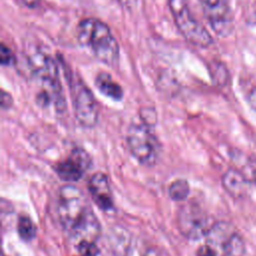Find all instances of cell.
<instances>
[{"mask_svg": "<svg viewBox=\"0 0 256 256\" xmlns=\"http://www.w3.org/2000/svg\"><path fill=\"white\" fill-rule=\"evenodd\" d=\"M13 103V99L11 95L5 91H2L1 94V106L3 109H8Z\"/></svg>", "mask_w": 256, "mask_h": 256, "instance_id": "cell-20", "label": "cell"}, {"mask_svg": "<svg viewBox=\"0 0 256 256\" xmlns=\"http://www.w3.org/2000/svg\"><path fill=\"white\" fill-rule=\"evenodd\" d=\"M240 171L245 175V177L249 180V182H253L256 184V161L253 158H249L246 160V164L242 166Z\"/></svg>", "mask_w": 256, "mask_h": 256, "instance_id": "cell-16", "label": "cell"}, {"mask_svg": "<svg viewBox=\"0 0 256 256\" xmlns=\"http://www.w3.org/2000/svg\"><path fill=\"white\" fill-rule=\"evenodd\" d=\"M71 94L76 119L84 127H93L98 119V106L92 91L77 79L73 81Z\"/></svg>", "mask_w": 256, "mask_h": 256, "instance_id": "cell-6", "label": "cell"}, {"mask_svg": "<svg viewBox=\"0 0 256 256\" xmlns=\"http://www.w3.org/2000/svg\"><path fill=\"white\" fill-rule=\"evenodd\" d=\"M207 243L221 256H244L245 244L235 227L226 221L215 222L206 235ZM218 254V253H217Z\"/></svg>", "mask_w": 256, "mask_h": 256, "instance_id": "cell-5", "label": "cell"}, {"mask_svg": "<svg viewBox=\"0 0 256 256\" xmlns=\"http://www.w3.org/2000/svg\"><path fill=\"white\" fill-rule=\"evenodd\" d=\"M212 73H213V78L216 81V83H218L220 85H224L226 83L228 73L223 65H221V64L215 65V68L212 70Z\"/></svg>", "mask_w": 256, "mask_h": 256, "instance_id": "cell-18", "label": "cell"}, {"mask_svg": "<svg viewBox=\"0 0 256 256\" xmlns=\"http://www.w3.org/2000/svg\"><path fill=\"white\" fill-rule=\"evenodd\" d=\"M80 256H99V249L93 241H81L77 243Z\"/></svg>", "mask_w": 256, "mask_h": 256, "instance_id": "cell-15", "label": "cell"}, {"mask_svg": "<svg viewBox=\"0 0 256 256\" xmlns=\"http://www.w3.org/2000/svg\"><path fill=\"white\" fill-rule=\"evenodd\" d=\"M129 151L142 165H155L160 156V143L152 132L149 125L145 123L131 124L126 136Z\"/></svg>", "mask_w": 256, "mask_h": 256, "instance_id": "cell-4", "label": "cell"}, {"mask_svg": "<svg viewBox=\"0 0 256 256\" xmlns=\"http://www.w3.org/2000/svg\"><path fill=\"white\" fill-rule=\"evenodd\" d=\"M0 61H1V64L3 66H8V65H11L15 62V56H14L13 52L4 43L1 44Z\"/></svg>", "mask_w": 256, "mask_h": 256, "instance_id": "cell-17", "label": "cell"}, {"mask_svg": "<svg viewBox=\"0 0 256 256\" xmlns=\"http://www.w3.org/2000/svg\"><path fill=\"white\" fill-rule=\"evenodd\" d=\"M196 256H218L216 250L208 243L200 246L196 252Z\"/></svg>", "mask_w": 256, "mask_h": 256, "instance_id": "cell-19", "label": "cell"}, {"mask_svg": "<svg viewBox=\"0 0 256 256\" xmlns=\"http://www.w3.org/2000/svg\"><path fill=\"white\" fill-rule=\"evenodd\" d=\"M17 231L19 236L25 240L30 241L36 236V225L34 224L33 220L27 215H21L18 218L17 222Z\"/></svg>", "mask_w": 256, "mask_h": 256, "instance_id": "cell-13", "label": "cell"}, {"mask_svg": "<svg viewBox=\"0 0 256 256\" xmlns=\"http://www.w3.org/2000/svg\"><path fill=\"white\" fill-rule=\"evenodd\" d=\"M91 166L89 154L81 149L75 148L67 158L56 164V173L64 181H77Z\"/></svg>", "mask_w": 256, "mask_h": 256, "instance_id": "cell-9", "label": "cell"}, {"mask_svg": "<svg viewBox=\"0 0 256 256\" xmlns=\"http://www.w3.org/2000/svg\"><path fill=\"white\" fill-rule=\"evenodd\" d=\"M95 85L102 94L113 100L119 101L123 97L122 87L106 72H101L96 76Z\"/></svg>", "mask_w": 256, "mask_h": 256, "instance_id": "cell-12", "label": "cell"}, {"mask_svg": "<svg viewBox=\"0 0 256 256\" xmlns=\"http://www.w3.org/2000/svg\"><path fill=\"white\" fill-rule=\"evenodd\" d=\"M215 222H211L198 206L187 204L183 206L177 215V226L179 231L189 239H199L206 236Z\"/></svg>", "mask_w": 256, "mask_h": 256, "instance_id": "cell-7", "label": "cell"}, {"mask_svg": "<svg viewBox=\"0 0 256 256\" xmlns=\"http://www.w3.org/2000/svg\"><path fill=\"white\" fill-rule=\"evenodd\" d=\"M57 216L63 229L77 242H95L100 224L85 194L73 185L60 188L56 205Z\"/></svg>", "mask_w": 256, "mask_h": 256, "instance_id": "cell-1", "label": "cell"}, {"mask_svg": "<svg viewBox=\"0 0 256 256\" xmlns=\"http://www.w3.org/2000/svg\"><path fill=\"white\" fill-rule=\"evenodd\" d=\"M144 256H163V255H162V253L159 252L158 250H156V249H154V248H150V249H148V250L145 252Z\"/></svg>", "mask_w": 256, "mask_h": 256, "instance_id": "cell-24", "label": "cell"}, {"mask_svg": "<svg viewBox=\"0 0 256 256\" xmlns=\"http://www.w3.org/2000/svg\"><path fill=\"white\" fill-rule=\"evenodd\" d=\"M79 256H80V255H79Z\"/></svg>", "mask_w": 256, "mask_h": 256, "instance_id": "cell-25", "label": "cell"}, {"mask_svg": "<svg viewBox=\"0 0 256 256\" xmlns=\"http://www.w3.org/2000/svg\"><path fill=\"white\" fill-rule=\"evenodd\" d=\"M89 193L97 206L105 211L113 208V194L107 176L98 172L93 174L88 181Z\"/></svg>", "mask_w": 256, "mask_h": 256, "instance_id": "cell-10", "label": "cell"}, {"mask_svg": "<svg viewBox=\"0 0 256 256\" xmlns=\"http://www.w3.org/2000/svg\"><path fill=\"white\" fill-rule=\"evenodd\" d=\"M204 15L213 31L219 36L226 37L234 29L232 11L226 0H198Z\"/></svg>", "mask_w": 256, "mask_h": 256, "instance_id": "cell-8", "label": "cell"}, {"mask_svg": "<svg viewBox=\"0 0 256 256\" xmlns=\"http://www.w3.org/2000/svg\"><path fill=\"white\" fill-rule=\"evenodd\" d=\"M17 1L29 9H35L39 7L41 3V0H17Z\"/></svg>", "mask_w": 256, "mask_h": 256, "instance_id": "cell-22", "label": "cell"}, {"mask_svg": "<svg viewBox=\"0 0 256 256\" xmlns=\"http://www.w3.org/2000/svg\"><path fill=\"white\" fill-rule=\"evenodd\" d=\"M249 180L238 169L230 168L222 176L223 188L235 198H242L248 190Z\"/></svg>", "mask_w": 256, "mask_h": 256, "instance_id": "cell-11", "label": "cell"}, {"mask_svg": "<svg viewBox=\"0 0 256 256\" xmlns=\"http://www.w3.org/2000/svg\"><path fill=\"white\" fill-rule=\"evenodd\" d=\"M77 39L81 45L88 47L99 61L109 66L117 64L119 45L106 23L93 17L82 19L77 26Z\"/></svg>", "mask_w": 256, "mask_h": 256, "instance_id": "cell-2", "label": "cell"}, {"mask_svg": "<svg viewBox=\"0 0 256 256\" xmlns=\"http://www.w3.org/2000/svg\"><path fill=\"white\" fill-rule=\"evenodd\" d=\"M168 6L178 31L187 42L199 48L212 44V36L193 16L187 0H168Z\"/></svg>", "mask_w": 256, "mask_h": 256, "instance_id": "cell-3", "label": "cell"}, {"mask_svg": "<svg viewBox=\"0 0 256 256\" xmlns=\"http://www.w3.org/2000/svg\"><path fill=\"white\" fill-rule=\"evenodd\" d=\"M117 2L121 7L127 9V10H132L136 7L137 0H113Z\"/></svg>", "mask_w": 256, "mask_h": 256, "instance_id": "cell-21", "label": "cell"}, {"mask_svg": "<svg viewBox=\"0 0 256 256\" xmlns=\"http://www.w3.org/2000/svg\"><path fill=\"white\" fill-rule=\"evenodd\" d=\"M189 184L184 179H178L173 181L168 188L170 198L178 202L185 200L189 194Z\"/></svg>", "mask_w": 256, "mask_h": 256, "instance_id": "cell-14", "label": "cell"}, {"mask_svg": "<svg viewBox=\"0 0 256 256\" xmlns=\"http://www.w3.org/2000/svg\"><path fill=\"white\" fill-rule=\"evenodd\" d=\"M248 102H249L250 106H251L254 110H256V87H254V88L250 91V93H249V95H248Z\"/></svg>", "mask_w": 256, "mask_h": 256, "instance_id": "cell-23", "label": "cell"}]
</instances>
